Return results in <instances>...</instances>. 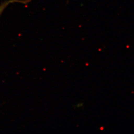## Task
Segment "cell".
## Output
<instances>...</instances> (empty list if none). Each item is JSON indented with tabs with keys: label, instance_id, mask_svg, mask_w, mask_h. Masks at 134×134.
Listing matches in <instances>:
<instances>
[{
	"label": "cell",
	"instance_id": "obj_1",
	"mask_svg": "<svg viewBox=\"0 0 134 134\" xmlns=\"http://www.w3.org/2000/svg\"><path fill=\"white\" fill-rule=\"evenodd\" d=\"M29 2V0H9V1H6L2 3L0 5V16L3 13V12L4 11V10L5 9V8L10 4H13L14 3H21L23 4H25Z\"/></svg>",
	"mask_w": 134,
	"mask_h": 134
}]
</instances>
